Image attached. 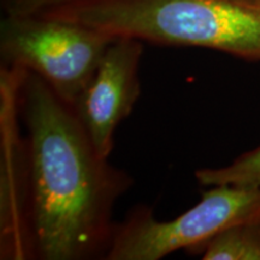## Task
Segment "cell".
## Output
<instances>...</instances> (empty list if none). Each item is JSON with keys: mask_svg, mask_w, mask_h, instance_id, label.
Returning a JSON list of instances; mask_svg holds the SVG:
<instances>
[{"mask_svg": "<svg viewBox=\"0 0 260 260\" xmlns=\"http://www.w3.org/2000/svg\"><path fill=\"white\" fill-rule=\"evenodd\" d=\"M81 0H6L5 11L8 14H37L57 6L70 4Z\"/></svg>", "mask_w": 260, "mask_h": 260, "instance_id": "obj_9", "label": "cell"}, {"mask_svg": "<svg viewBox=\"0 0 260 260\" xmlns=\"http://www.w3.org/2000/svg\"><path fill=\"white\" fill-rule=\"evenodd\" d=\"M242 223H260V187H206L199 203L168 222L136 207L116 224L105 259L159 260L180 249L200 255L213 237Z\"/></svg>", "mask_w": 260, "mask_h": 260, "instance_id": "obj_3", "label": "cell"}, {"mask_svg": "<svg viewBox=\"0 0 260 260\" xmlns=\"http://www.w3.org/2000/svg\"><path fill=\"white\" fill-rule=\"evenodd\" d=\"M144 42L115 38L73 106L102 157L109 159L115 132L132 113L140 94V61Z\"/></svg>", "mask_w": 260, "mask_h": 260, "instance_id": "obj_5", "label": "cell"}, {"mask_svg": "<svg viewBox=\"0 0 260 260\" xmlns=\"http://www.w3.org/2000/svg\"><path fill=\"white\" fill-rule=\"evenodd\" d=\"M17 102L27 128L34 259H105L113 209L133 178L98 153L73 106L38 75L19 70Z\"/></svg>", "mask_w": 260, "mask_h": 260, "instance_id": "obj_1", "label": "cell"}, {"mask_svg": "<svg viewBox=\"0 0 260 260\" xmlns=\"http://www.w3.org/2000/svg\"><path fill=\"white\" fill-rule=\"evenodd\" d=\"M195 178L205 188L218 184L260 187V147L246 152L226 167L199 169Z\"/></svg>", "mask_w": 260, "mask_h": 260, "instance_id": "obj_8", "label": "cell"}, {"mask_svg": "<svg viewBox=\"0 0 260 260\" xmlns=\"http://www.w3.org/2000/svg\"><path fill=\"white\" fill-rule=\"evenodd\" d=\"M115 37L46 14H6L0 24L2 67L38 75L73 105Z\"/></svg>", "mask_w": 260, "mask_h": 260, "instance_id": "obj_4", "label": "cell"}, {"mask_svg": "<svg viewBox=\"0 0 260 260\" xmlns=\"http://www.w3.org/2000/svg\"><path fill=\"white\" fill-rule=\"evenodd\" d=\"M18 75L2 70V204L0 258L34 259L29 212L28 154L17 128Z\"/></svg>", "mask_w": 260, "mask_h": 260, "instance_id": "obj_6", "label": "cell"}, {"mask_svg": "<svg viewBox=\"0 0 260 260\" xmlns=\"http://www.w3.org/2000/svg\"><path fill=\"white\" fill-rule=\"evenodd\" d=\"M37 14L115 38L209 48L260 61V0H81Z\"/></svg>", "mask_w": 260, "mask_h": 260, "instance_id": "obj_2", "label": "cell"}, {"mask_svg": "<svg viewBox=\"0 0 260 260\" xmlns=\"http://www.w3.org/2000/svg\"><path fill=\"white\" fill-rule=\"evenodd\" d=\"M203 260H260V223H242L213 237Z\"/></svg>", "mask_w": 260, "mask_h": 260, "instance_id": "obj_7", "label": "cell"}]
</instances>
